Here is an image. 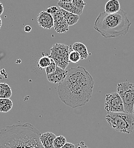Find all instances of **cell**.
Here are the masks:
<instances>
[{"mask_svg": "<svg viewBox=\"0 0 134 148\" xmlns=\"http://www.w3.org/2000/svg\"><path fill=\"white\" fill-rule=\"evenodd\" d=\"M94 80L87 70L78 66L67 70L66 77L58 87L60 100L73 108L87 104L92 97Z\"/></svg>", "mask_w": 134, "mask_h": 148, "instance_id": "obj_1", "label": "cell"}, {"mask_svg": "<svg viewBox=\"0 0 134 148\" xmlns=\"http://www.w3.org/2000/svg\"><path fill=\"white\" fill-rule=\"evenodd\" d=\"M41 135L29 123L9 125L0 130V148H44Z\"/></svg>", "mask_w": 134, "mask_h": 148, "instance_id": "obj_2", "label": "cell"}, {"mask_svg": "<svg viewBox=\"0 0 134 148\" xmlns=\"http://www.w3.org/2000/svg\"><path fill=\"white\" fill-rule=\"evenodd\" d=\"M131 25L127 13L120 9L115 13H100L96 19L94 28L102 37L109 39L126 35Z\"/></svg>", "mask_w": 134, "mask_h": 148, "instance_id": "obj_3", "label": "cell"}, {"mask_svg": "<svg viewBox=\"0 0 134 148\" xmlns=\"http://www.w3.org/2000/svg\"><path fill=\"white\" fill-rule=\"evenodd\" d=\"M106 120L116 131L130 134L134 130V116L126 112H108Z\"/></svg>", "mask_w": 134, "mask_h": 148, "instance_id": "obj_4", "label": "cell"}, {"mask_svg": "<svg viewBox=\"0 0 134 148\" xmlns=\"http://www.w3.org/2000/svg\"><path fill=\"white\" fill-rule=\"evenodd\" d=\"M116 92L119 94L123 102L124 112L133 113L134 106V84L122 82L117 84Z\"/></svg>", "mask_w": 134, "mask_h": 148, "instance_id": "obj_5", "label": "cell"}, {"mask_svg": "<svg viewBox=\"0 0 134 148\" xmlns=\"http://www.w3.org/2000/svg\"><path fill=\"white\" fill-rule=\"evenodd\" d=\"M71 51L70 46L62 43H55L50 49L49 57L54 61L57 66L65 70L70 62L69 56Z\"/></svg>", "mask_w": 134, "mask_h": 148, "instance_id": "obj_6", "label": "cell"}, {"mask_svg": "<svg viewBox=\"0 0 134 148\" xmlns=\"http://www.w3.org/2000/svg\"><path fill=\"white\" fill-rule=\"evenodd\" d=\"M104 108L107 112H124L123 102L117 92L106 95Z\"/></svg>", "mask_w": 134, "mask_h": 148, "instance_id": "obj_7", "label": "cell"}, {"mask_svg": "<svg viewBox=\"0 0 134 148\" xmlns=\"http://www.w3.org/2000/svg\"><path fill=\"white\" fill-rule=\"evenodd\" d=\"M54 19V28L57 33H66L69 30V26L63 16L62 9L59 8V10L55 14H52Z\"/></svg>", "mask_w": 134, "mask_h": 148, "instance_id": "obj_8", "label": "cell"}, {"mask_svg": "<svg viewBox=\"0 0 134 148\" xmlns=\"http://www.w3.org/2000/svg\"><path fill=\"white\" fill-rule=\"evenodd\" d=\"M37 22L39 26L44 29H51L54 27V19L53 16L46 10L39 13L37 17Z\"/></svg>", "mask_w": 134, "mask_h": 148, "instance_id": "obj_9", "label": "cell"}, {"mask_svg": "<svg viewBox=\"0 0 134 148\" xmlns=\"http://www.w3.org/2000/svg\"><path fill=\"white\" fill-rule=\"evenodd\" d=\"M67 74V71L62 69L57 66L56 71L50 74L46 75V77L51 83H59L66 77Z\"/></svg>", "mask_w": 134, "mask_h": 148, "instance_id": "obj_10", "label": "cell"}, {"mask_svg": "<svg viewBox=\"0 0 134 148\" xmlns=\"http://www.w3.org/2000/svg\"><path fill=\"white\" fill-rule=\"evenodd\" d=\"M56 135L52 132H46L41 134L40 141L44 148H54L53 141L56 137Z\"/></svg>", "mask_w": 134, "mask_h": 148, "instance_id": "obj_11", "label": "cell"}, {"mask_svg": "<svg viewBox=\"0 0 134 148\" xmlns=\"http://www.w3.org/2000/svg\"><path fill=\"white\" fill-rule=\"evenodd\" d=\"M71 49L78 52L80 56V60L87 59L89 53L86 46L82 43L76 42L73 45L70 46Z\"/></svg>", "mask_w": 134, "mask_h": 148, "instance_id": "obj_12", "label": "cell"}, {"mask_svg": "<svg viewBox=\"0 0 134 148\" xmlns=\"http://www.w3.org/2000/svg\"><path fill=\"white\" fill-rule=\"evenodd\" d=\"M58 6L66 11L72 13L73 14H76L78 16L82 14L83 10H81L77 8V7L72 3H66V2H61L58 1L57 3Z\"/></svg>", "mask_w": 134, "mask_h": 148, "instance_id": "obj_13", "label": "cell"}, {"mask_svg": "<svg viewBox=\"0 0 134 148\" xmlns=\"http://www.w3.org/2000/svg\"><path fill=\"white\" fill-rule=\"evenodd\" d=\"M120 10V5L118 0H109L105 5V12L115 13Z\"/></svg>", "mask_w": 134, "mask_h": 148, "instance_id": "obj_14", "label": "cell"}, {"mask_svg": "<svg viewBox=\"0 0 134 148\" xmlns=\"http://www.w3.org/2000/svg\"><path fill=\"white\" fill-rule=\"evenodd\" d=\"M62 13H63V16H65V19L67 21V23L69 26H73V25L76 24L79 19V16H78L77 14L69 12L66 11L62 9Z\"/></svg>", "mask_w": 134, "mask_h": 148, "instance_id": "obj_15", "label": "cell"}, {"mask_svg": "<svg viewBox=\"0 0 134 148\" xmlns=\"http://www.w3.org/2000/svg\"><path fill=\"white\" fill-rule=\"evenodd\" d=\"M12 95L10 87L6 83H0V99L10 98Z\"/></svg>", "mask_w": 134, "mask_h": 148, "instance_id": "obj_16", "label": "cell"}, {"mask_svg": "<svg viewBox=\"0 0 134 148\" xmlns=\"http://www.w3.org/2000/svg\"><path fill=\"white\" fill-rule=\"evenodd\" d=\"M13 106L10 98L0 99V112H8L10 111Z\"/></svg>", "mask_w": 134, "mask_h": 148, "instance_id": "obj_17", "label": "cell"}, {"mask_svg": "<svg viewBox=\"0 0 134 148\" xmlns=\"http://www.w3.org/2000/svg\"><path fill=\"white\" fill-rule=\"evenodd\" d=\"M52 60L49 56L43 55L39 59L38 65L41 69H45L51 64Z\"/></svg>", "mask_w": 134, "mask_h": 148, "instance_id": "obj_18", "label": "cell"}, {"mask_svg": "<svg viewBox=\"0 0 134 148\" xmlns=\"http://www.w3.org/2000/svg\"><path fill=\"white\" fill-rule=\"evenodd\" d=\"M66 138L60 135L59 136H57L54 141H53V145L54 148H62L66 143Z\"/></svg>", "mask_w": 134, "mask_h": 148, "instance_id": "obj_19", "label": "cell"}, {"mask_svg": "<svg viewBox=\"0 0 134 148\" xmlns=\"http://www.w3.org/2000/svg\"><path fill=\"white\" fill-rule=\"evenodd\" d=\"M69 59L70 62L77 63L79 60H80V56L78 52L71 50L69 54Z\"/></svg>", "mask_w": 134, "mask_h": 148, "instance_id": "obj_20", "label": "cell"}, {"mask_svg": "<svg viewBox=\"0 0 134 148\" xmlns=\"http://www.w3.org/2000/svg\"><path fill=\"white\" fill-rule=\"evenodd\" d=\"M56 69H57V65H56V63L54 62V61L52 59L51 64L49 66H47L46 68L45 69L46 74V75H47V74L53 73L56 71Z\"/></svg>", "mask_w": 134, "mask_h": 148, "instance_id": "obj_21", "label": "cell"}, {"mask_svg": "<svg viewBox=\"0 0 134 148\" xmlns=\"http://www.w3.org/2000/svg\"><path fill=\"white\" fill-rule=\"evenodd\" d=\"M72 3L81 10H83L84 8L86 5V3L84 2L83 0H73Z\"/></svg>", "mask_w": 134, "mask_h": 148, "instance_id": "obj_22", "label": "cell"}, {"mask_svg": "<svg viewBox=\"0 0 134 148\" xmlns=\"http://www.w3.org/2000/svg\"><path fill=\"white\" fill-rule=\"evenodd\" d=\"M59 10V8H58L57 6H51V7H49L47 9H46V12L48 13H50L52 15L53 14H55L56 13L58 12V10Z\"/></svg>", "mask_w": 134, "mask_h": 148, "instance_id": "obj_23", "label": "cell"}, {"mask_svg": "<svg viewBox=\"0 0 134 148\" xmlns=\"http://www.w3.org/2000/svg\"><path fill=\"white\" fill-rule=\"evenodd\" d=\"M75 148H89L85 143L84 141H82L80 143H78L76 145H75Z\"/></svg>", "mask_w": 134, "mask_h": 148, "instance_id": "obj_24", "label": "cell"}, {"mask_svg": "<svg viewBox=\"0 0 134 148\" xmlns=\"http://www.w3.org/2000/svg\"><path fill=\"white\" fill-rule=\"evenodd\" d=\"M75 145L70 143H66L62 148H75Z\"/></svg>", "mask_w": 134, "mask_h": 148, "instance_id": "obj_25", "label": "cell"}, {"mask_svg": "<svg viewBox=\"0 0 134 148\" xmlns=\"http://www.w3.org/2000/svg\"><path fill=\"white\" fill-rule=\"evenodd\" d=\"M24 30H25V32H26V33H30V32L32 30V27H31L30 26L27 25V26H26L25 27Z\"/></svg>", "mask_w": 134, "mask_h": 148, "instance_id": "obj_26", "label": "cell"}, {"mask_svg": "<svg viewBox=\"0 0 134 148\" xmlns=\"http://www.w3.org/2000/svg\"><path fill=\"white\" fill-rule=\"evenodd\" d=\"M4 12V7L1 2H0V17Z\"/></svg>", "mask_w": 134, "mask_h": 148, "instance_id": "obj_27", "label": "cell"}, {"mask_svg": "<svg viewBox=\"0 0 134 148\" xmlns=\"http://www.w3.org/2000/svg\"><path fill=\"white\" fill-rule=\"evenodd\" d=\"M73 0H59V2H66V3H69V2H72Z\"/></svg>", "mask_w": 134, "mask_h": 148, "instance_id": "obj_28", "label": "cell"}, {"mask_svg": "<svg viewBox=\"0 0 134 148\" xmlns=\"http://www.w3.org/2000/svg\"><path fill=\"white\" fill-rule=\"evenodd\" d=\"M2 19H1V17H0V29H1V26H2Z\"/></svg>", "mask_w": 134, "mask_h": 148, "instance_id": "obj_29", "label": "cell"}, {"mask_svg": "<svg viewBox=\"0 0 134 148\" xmlns=\"http://www.w3.org/2000/svg\"><path fill=\"white\" fill-rule=\"evenodd\" d=\"M133 114H134V110H133Z\"/></svg>", "mask_w": 134, "mask_h": 148, "instance_id": "obj_30", "label": "cell"}]
</instances>
